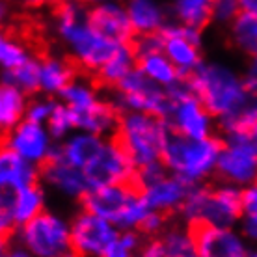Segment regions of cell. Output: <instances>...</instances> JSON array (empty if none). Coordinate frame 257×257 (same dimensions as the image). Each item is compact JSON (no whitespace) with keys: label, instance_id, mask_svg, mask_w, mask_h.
I'll list each match as a JSON object with an SVG mask.
<instances>
[{"label":"cell","instance_id":"1","mask_svg":"<svg viewBox=\"0 0 257 257\" xmlns=\"http://www.w3.org/2000/svg\"><path fill=\"white\" fill-rule=\"evenodd\" d=\"M170 125L159 116L138 112V110H123L117 127L110 138L117 142L125 153L133 159L138 170L162 161L164 146H166Z\"/></svg>","mask_w":257,"mask_h":257},{"label":"cell","instance_id":"2","mask_svg":"<svg viewBox=\"0 0 257 257\" xmlns=\"http://www.w3.org/2000/svg\"><path fill=\"white\" fill-rule=\"evenodd\" d=\"M188 78L194 95L216 119L231 116L250 97L244 80L224 64H201L192 73H188Z\"/></svg>","mask_w":257,"mask_h":257},{"label":"cell","instance_id":"3","mask_svg":"<svg viewBox=\"0 0 257 257\" xmlns=\"http://www.w3.org/2000/svg\"><path fill=\"white\" fill-rule=\"evenodd\" d=\"M225 148V138L212 135L209 138H188L170 128L162 162L170 172L185 177L192 183L201 181L214 174L222 151Z\"/></svg>","mask_w":257,"mask_h":257},{"label":"cell","instance_id":"4","mask_svg":"<svg viewBox=\"0 0 257 257\" xmlns=\"http://www.w3.org/2000/svg\"><path fill=\"white\" fill-rule=\"evenodd\" d=\"M179 216L185 222L203 218L216 225L231 227L242 218V190L231 185L198 183L181 207Z\"/></svg>","mask_w":257,"mask_h":257},{"label":"cell","instance_id":"5","mask_svg":"<svg viewBox=\"0 0 257 257\" xmlns=\"http://www.w3.org/2000/svg\"><path fill=\"white\" fill-rule=\"evenodd\" d=\"M17 235L34 257H58L71 250V224L52 211H41L21 225Z\"/></svg>","mask_w":257,"mask_h":257},{"label":"cell","instance_id":"6","mask_svg":"<svg viewBox=\"0 0 257 257\" xmlns=\"http://www.w3.org/2000/svg\"><path fill=\"white\" fill-rule=\"evenodd\" d=\"M185 224L194 251L199 257H250L244 238L231 227L216 225L203 218H192Z\"/></svg>","mask_w":257,"mask_h":257},{"label":"cell","instance_id":"7","mask_svg":"<svg viewBox=\"0 0 257 257\" xmlns=\"http://www.w3.org/2000/svg\"><path fill=\"white\" fill-rule=\"evenodd\" d=\"M119 235L110 220L80 209L71 218V250L80 257H101L106 246Z\"/></svg>","mask_w":257,"mask_h":257},{"label":"cell","instance_id":"8","mask_svg":"<svg viewBox=\"0 0 257 257\" xmlns=\"http://www.w3.org/2000/svg\"><path fill=\"white\" fill-rule=\"evenodd\" d=\"M38 168L39 181L58 190L60 194H64L65 198H73L78 201L91 188L84 170L65 161L62 146L52 148L45 161L38 164Z\"/></svg>","mask_w":257,"mask_h":257},{"label":"cell","instance_id":"9","mask_svg":"<svg viewBox=\"0 0 257 257\" xmlns=\"http://www.w3.org/2000/svg\"><path fill=\"white\" fill-rule=\"evenodd\" d=\"M212 175L222 185H253L257 179V149L240 142H225Z\"/></svg>","mask_w":257,"mask_h":257},{"label":"cell","instance_id":"10","mask_svg":"<svg viewBox=\"0 0 257 257\" xmlns=\"http://www.w3.org/2000/svg\"><path fill=\"white\" fill-rule=\"evenodd\" d=\"M164 38V54L181 73H192L201 62V30L170 21L161 30Z\"/></svg>","mask_w":257,"mask_h":257},{"label":"cell","instance_id":"11","mask_svg":"<svg viewBox=\"0 0 257 257\" xmlns=\"http://www.w3.org/2000/svg\"><path fill=\"white\" fill-rule=\"evenodd\" d=\"M86 19L88 25L101 34L104 38L116 41L119 45H131L136 38V30L125 4H99L86 10Z\"/></svg>","mask_w":257,"mask_h":257},{"label":"cell","instance_id":"12","mask_svg":"<svg viewBox=\"0 0 257 257\" xmlns=\"http://www.w3.org/2000/svg\"><path fill=\"white\" fill-rule=\"evenodd\" d=\"M198 183L187 181L177 174H166L149 183L146 188V201L153 211H161L172 216H179L181 207L187 201L188 194Z\"/></svg>","mask_w":257,"mask_h":257},{"label":"cell","instance_id":"13","mask_svg":"<svg viewBox=\"0 0 257 257\" xmlns=\"http://www.w3.org/2000/svg\"><path fill=\"white\" fill-rule=\"evenodd\" d=\"M211 114L207 112V108L201 104L196 95H188L185 99L175 101L174 110L166 121L172 131L179 133L188 138H209L212 136V123H211Z\"/></svg>","mask_w":257,"mask_h":257},{"label":"cell","instance_id":"14","mask_svg":"<svg viewBox=\"0 0 257 257\" xmlns=\"http://www.w3.org/2000/svg\"><path fill=\"white\" fill-rule=\"evenodd\" d=\"M49 138L51 135L43 128L41 123L23 119L12 133L2 135V146L12 148L15 153H19L26 161L34 162L38 166L39 162L45 161L47 155L51 153Z\"/></svg>","mask_w":257,"mask_h":257},{"label":"cell","instance_id":"15","mask_svg":"<svg viewBox=\"0 0 257 257\" xmlns=\"http://www.w3.org/2000/svg\"><path fill=\"white\" fill-rule=\"evenodd\" d=\"M41 91L45 95H54V93H62V91L80 78V71H78L75 60L67 56V54H51L43 58L41 62Z\"/></svg>","mask_w":257,"mask_h":257},{"label":"cell","instance_id":"16","mask_svg":"<svg viewBox=\"0 0 257 257\" xmlns=\"http://www.w3.org/2000/svg\"><path fill=\"white\" fill-rule=\"evenodd\" d=\"M125 8L135 26L136 36L161 32L172 19L168 6L161 0H127Z\"/></svg>","mask_w":257,"mask_h":257},{"label":"cell","instance_id":"17","mask_svg":"<svg viewBox=\"0 0 257 257\" xmlns=\"http://www.w3.org/2000/svg\"><path fill=\"white\" fill-rule=\"evenodd\" d=\"M39 181V168L34 162L26 161L25 157L15 153L12 148L2 146L0 155V183L6 188L19 190Z\"/></svg>","mask_w":257,"mask_h":257},{"label":"cell","instance_id":"18","mask_svg":"<svg viewBox=\"0 0 257 257\" xmlns=\"http://www.w3.org/2000/svg\"><path fill=\"white\" fill-rule=\"evenodd\" d=\"M106 148V142L97 135L91 133H80V135L71 136L69 140L62 144V153L65 161L71 162L73 166L86 170L99 159Z\"/></svg>","mask_w":257,"mask_h":257},{"label":"cell","instance_id":"19","mask_svg":"<svg viewBox=\"0 0 257 257\" xmlns=\"http://www.w3.org/2000/svg\"><path fill=\"white\" fill-rule=\"evenodd\" d=\"M212 2L214 0H170L168 10H170V17L174 23L203 32L211 23H214Z\"/></svg>","mask_w":257,"mask_h":257},{"label":"cell","instance_id":"20","mask_svg":"<svg viewBox=\"0 0 257 257\" xmlns=\"http://www.w3.org/2000/svg\"><path fill=\"white\" fill-rule=\"evenodd\" d=\"M26 93L15 84L2 82L0 88V127L2 135L12 133L23 119L26 117Z\"/></svg>","mask_w":257,"mask_h":257},{"label":"cell","instance_id":"21","mask_svg":"<svg viewBox=\"0 0 257 257\" xmlns=\"http://www.w3.org/2000/svg\"><path fill=\"white\" fill-rule=\"evenodd\" d=\"M227 38L237 51L257 58V13H238L237 19L227 26Z\"/></svg>","mask_w":257,"mask_h":257},{"label":"cell","instance_id":"22","mask_svg":"<svg viewBox=\"0 0 257 257\" xmlns=\"http://www.w3.org/2000/svg\"><path fill=\"white\" fill-rule=\"evenodd\" d=\"M41 211H45V192L41 187V181L15 190L13 216L19 227L28 220H32L34 216H38Z\"/></svg>","mask_w":257,"mask_h":257},{"label":"cell","instance_id":"23","mask_svg":"<svg viewBox=\"0 0 257 257\" xmlns=\"http://www.w3.org/2000/svg\"><path fill=\"white\" fill-rule=\"evenodd\" d=\"M136 69H140L146 77L159 82L161 86H166V88L177 82L181 77V71L175 67V64L164 52H157V54H149V56L140 58L136 62Z\"/></svg>","mask_w":257,"mask_h":257},{"label":"cell","instance_id":"24","mask_svg":"<svg viewBox=\"0 0 257 257\" xmlns=\"http://www.w3.org/2000/svg\"><path fill=\"white\" fill-rule=\"evenodd\" d=\"M2 77V82L15 84L30 97H36V93L41 91V64L36 58H30L17 69L4 71Z\"/></svg>","mask_w":257,"mask_h":257},{"label":"cell","instance_id":"25","mask_svg":"<svg viewBox=\"0 0 257 257\" xmlns=\"http://www.w3.org/2000/svg\"><path fill=\"white\" fill-rule=\"evenodd\" d=\"M155 238H159V242L164 248L168 257H187L196 253L194 251L192 238L188 235L187 224L183 227V225L177 224V220H174L159 237Z\"/></svg>","mask_w":257,"mask_h":257},{"label":"cell","instance_id":"26","mask_svg":"<svg viewBox=\"0 0 257 257\" xmlns=\"http://www.w3.org/2000/svg\"><path fill=\"white\" fill-rule=\"evenodd\" d=\"M146 240L148 238L136 229H121V233L106 246L101 257H138Z\"/></svg>","mask_w":257,"mask_h":257},{"label":"cell","instance_id":"27","mask_svg":"<svg viewBox=\"0 0 257 257\" xmlns=\"http://www.w3.org/2000/svg\"><path fill=\"white\" fill-rule=\"evenodd\" d=\"M32 58V54L28 52L23 41L12 36L10 32L2 30V41H0V62H2V69L12 71L26 64Z\"/></svg>","mask_w":257,"mask_h":257},{"label":"cell","instance_id":"28","mask_svg":"<svg viewBox=\"0 0 257 257\" xmlns=\"http://www.w3.org/2000/svg\"><path fill=\"white\" fill-rule=\"evenodd\" d=\"M242 233L257 242V187L250 185L242 190Z\"/></svg>","mask_w":257,"mask_h":257},{"label":"cell","instance_id":"29","mask_svg":"<svg viewBox=\"0 0 257 257\" xmlns=\"http://www.w3.org/2000/svg\"><path fill=\"white\" fill-rule=\"evenodd\" d=\"M47 127H49L51 138H54V140L65 138L67 133L75 128V121H73V114H71L69 106H67V104L56 103L51 117H49V121H47Z\"/></svg>","mask_w":257,"mask_h":257},{"label":"cell","instance_id":"30","mask_svg":"<svg viewBox=\"0 0 257 257\" xmlns=\"http://www.w3.org/2000/svg\"><path fill=\"white\" fill-rule=\"evenodd\" d=\"M242 12L240 0H214L212 2V21L222 26H229Z\"/></svg>","mask_w":257,"mask_h":257},{"label":"cell","instance_id":"31","mask_svg":"<svg viewBox=\"0 0 257 257\" xmlns=\"http://www.w3.org/2000/svg\"><path fill=\"white\" fill-rule=\"evenodd\" d=\"M54 106H56V101H52L51 97H34L32 101L28 103L25 119L34 121V123L49 121V117H51Z\"/></svg>","mask_w":257,"mask_h":257},{"label":"cell","instance_id":"32","mask_svg":"<svg viewBox=\"0 0 257 257\" xmlns=\"http://www.w3.org/2000/svg\"><path fill=\"white\" fill-rule=\"evenodd\" d=\"M12 2L15 8L30 13H38L41 10H51L56 4V0H12Z\"/></svg>","mask_w":257,"mask_h":257},{"label":"cell","instance_id":"33","mask_svg":"<svg viewBox=\"0 0 257 257\" xmlns=\"http://www.w3.org/2000/svg\"><path fill=\"white\" fill-rule=\"evenodd\" d=\"M138 257H168L164 248L161 246L159 242V238H148L146 240V244L142 248V251L138 253Z\"/></svg>","mask_w":257,"mask_h":257},{"label":"cell","instance_id":"34","mask_svg":"<svg viewBox=\"0 0 257 257\" xmlns=\"http://www.w3.org/2000/svg\"><path fill=\"white\" fill-rule=\"evenodd\" d=\"M244 84L251 95L257 97V58L251 60L250 65H248V69H246Z\"/></svg>","mask_w":257,"mask_h":257},{"label":"cell","instance_id":"35","mask_svg":"<svg viewBox=\"0 0 257 257\" xmlns=\"http://www.w3.org/2000/svg\"><path fill=\"white\" fill-rule=\"evenodd\" d=\"M2 257H34L23 244H17L15 240L8 246H2Z\"/></svg>","mask_w":257,"mask_h":257},{"label":"cell","instance_id":"36","mask_svg":"<svg viewBox=\"0 0 257 257\" xmlns=\"http://www.w3.org/2000/svg\"><path fill=\"white\" fill-rule=\"evenodd\" d=\"M80 4H84L86 8L91 6H99V4H112V2H117V4H125L127 0H78Z\"/></svg>","mask_w":257,"mask_h":257},{"label":"cell","instance_id":"37","mask_svg":"<svg viewBox=\"0 0 257 257\" xmlns=\"http://www.w3.org/2000/svg\"><path fill=\"white\" fill-rule=\"evenodd\" d=\"M240 8L242 12L257 13V0H240Z\"/></svg>","mask_w":257,"mask_h":257},{"label":"cell","instance_id":"38","mask_svg":"<svg viewBox=\"0 0 257 257\" xmlns=\"http://www.w3.org/2000/svg\"><path fill=\"white\" fill-rule=\"evenodd\" d=\"M58 257H80L77 253V251H73V250H67L65 253H62V255H58Z\"/></svg>","mask_w":257,"mask_h":257},{"label":"cell","instance_id":"39","mask_svg":"<svg viewBox=\"0 0 257 257\" xmlns=\"http://www.w3.org/2000/svg\"><path fill=\"white\" fill-rule=\"evenodd\" d=\"M250 257H257V250L255 251H250Z\"/></svg>","mask_w":257,"mask_h":257},{"label":"cell","instance_id":"40","mask_svg":"<svg viewBox=\"0 0 257 257\" xmlns=\"http://www.w3.org/2000/svg\"><path fill=\"white\" fill-rule=\"evenodd\" d=\"M187 257H194V255H187ZM198 257H199V255H198Z\"/></svg>","mask_w":257,"mask_h":257}]
</instances>
